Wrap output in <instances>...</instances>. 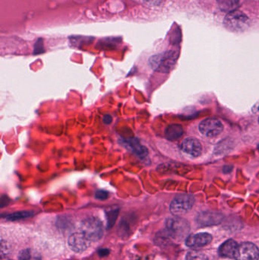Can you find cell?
<instances>
[{
	"instance_id": "cell-1",
	"label": "cell",
	"mask_w": 259,
	"mask_h": 260,
	"mask_svg": "<svg viewBox=\"0 0 259 260\" xmlns=\"http://www.w3.org/2000/svg\"><path fill=\"white\" fill-rule=\"evenodd\" d=\"M179 53L174 50L165 52L151 57L149 62L155 71L168 73L171 71L177 61Z\"/></svg>"
},
{
	"instance_id": "cell-2",
	"label": "cell",
	"mask_w": 259,
	"mask_h": 260,
	"mask_svg": "<svg viewBox=\"0 0 259 260\" xmlns=\"http://www.w3.org/2000/svg\"><path fill=\"white\" fill-rule=\"evenodd\" d=\"M225 24L227 28L233 31L240 32L246 30L250 25L247 15L241 11L234 10L225 17Z\"/></svg>"
},
{
	"instance_id": "cell-3",
	"label": "cell",
	"mask_w": 259,
	"mask_h": 260,
	"mask_svg": "<svg viewBox=\"0 0 259 260\" xmlns=\"http://www.w3.org/2000/svg\"><path fill=\"white\" fill-rule=\"evenodd\" d=\"M81 232H82L91 242L99 241L103 237V224L98 218H86L81 224Z\"/></svg>"
},
{
	"instance_id": "cell-4",
	"label": "cell",
	"mask_w": 259,
	"mask_h": 260,
	"mask_svg": "<svg viewBox=\"0 0 259 260\" xmlns=\"http://www.w3.org/2000/svg\"><path fill=\"white\" fill-rule=\"evenodd\" d=\"M195 198L190 194H179L170 203V210L173 215H182L191 210L194 206Z\"/></svg>"
},
{
	"instance_id": "cell-5",
	"label": "cell",
	"mask_w": 259,
	"mask_h": 260,
	"mask_svg": "<svg viewBox=\"0 0 259 260\" xmlns=\"http://www.w3.org/2000/svg\"><path fill=\"white\" fill-rule=\"evenodd\" d=\"M167 231L171 236L174 238H182L190 232V224L183 218H169L166 223Z\"/></svg>"
},
{
	"instance_id": "cell-6",
	"label": "cell",
	"mask_w": 259,
	"mask_h": 260,
	"mask_svg": "<svg viewBox=\"0 0 259 260\" xmlns=\"http://www.w3.org/2000/svg\"><path fill=\"white\" fill-rule=\"evenodd\" d=\"M199 131L206 137H216L224 131V125L217 119H205L199 124Z\"/></svg>"
},
{
	"instance_id": "cell-7",
	"label": "cell",
	"mask_w": 259,
	"mask_h": 260,
	"mask_svg": "<svg viewBox=\"0 0 259 260\" xmlns=\"http://www.w3.org/2000/svg\"><path fill=\"white\" fill-rule=\"evenodd\" d=\"M259 250L252 243H243L237 247L234 259L236 260H258Z\"/></svg>"
},
{
	"instance_id": "cell-8",
	"label": "cell",
	"mask_w": 259,
	"mask_h": 260,
	"mask_svg": "<svg viewBox=\"0 0 259 260\" xmlns=\"http://www.w3.org/2000/svg\"><path fill=\"white\" fill-rule=\"evenodd\" d=\"M180 148L184 153L193 157H199L202 152V144L195 138L184 139L181 143Z\"/></svg>"
},
{
	"instance_id": "cell-9",
	"label": "cell",
	"mask_w": 259,
	"mask_h": 260,
	"mask_svg": "<svg viewBox=\"0 0 259 260\" xmlns=\"http://www.w3.org/2000/svg\"><path fill=\"white\" fill-rule=\"evenodd\" d=\"M91 241L85 236L82 232H77L71 235L68 238V245L73 251H85L89 247Z\"/></svg>"
},
{
	"instance_id": "cell-10",
	"label": "cell",
	"mask_w": 259,
	"mask_h": 260,
	"mask_svg": "<svg viewBox=\"0 0 259 260\" xmlns=\"http://www.w3.org/2000/svg\"><path fill=\"white\" fill-rule=\"evenodd\" d=\"M224 215L219 212H203L198 215L196 221L202 226L217 225L223 221Z\"/></svg>"
},
{
	"instance_id": "cell-11",
	"label": "cell",
	"mask_w": 259,
	"mask_h": 260,
	"mask_svg": "<svg viewBox=\"0 0 259 260\" xmlns=\"http://www.w3.org/2000/svg\"><path fill=\"white\" fill-rule=\"evenodd\" d=\"M212 241V236L208 233H199L188 237L186 244L191 248H201Z\"/></svg>"
},
{
	"instance_id": "cell-12",
	"label": "cell",
	"mask_w": 259,
	"mask_h": 260,
	"mask_svg": "<svg viewBox=\"0 0 259 260\" xmlns=\"http://www.w3.org/2000/svg\"><path fill=\"white\" fill-rule=\"evenodd\" d=\"M238 246L237 243L234 240H228L220 246L218 250L219 255L222 257L234 259V256H235Z\"/></svg>"
},
{
	"instance_id": "cell-13",
	"label": "cell",
	"mask_w": 259,
	"mask_h": 260,
	"mask_svg": "<svg viewBox=\"0 0 259 260\" xmlns=\"http://www.w3.org/2000/svg\"><path fill=\"white\" fill-rule=\"evenodd\" d=\"M128 147L135 153L136 155L139 157H145L147 155V149L145 147L141 145L137 139H132L124 141Z\"/></svg>"
},
{
	"instance_id": "cell-14",
	"label": "cell",
	"mask_w": 259,
	"mask_h": 260,
	"mask_svg": "<svg viewBox=\"0 0 259 260\" xmlns=\"http://www.w3.org/2000/svg\"><path fill=\"white\" fill-rule=\"evenodd\" d=\"M183 128L179 124H171L165 130V136L170 141L179 139L183 134Z\"/></svg>"
},
{
	"instance_id": "cell-15",
	"label": "cell",
	"mask_w": 259,
	"mask_h": 260,
	"mask_svg": "<svg viewBox=\"0 0 259 260\" xmlns=\"http://www.w3.org/2000/svg\"><path fill=\"white\" fill-rule=\"evenodd\" d=\"M18 260H41V256L35 250L26 249L22 250L18 255Z\"/></svg>"
},
{
	"instance_id": "cell-16",
	"label": "cell",
	"mask_w": 259,
	"mask_h": 260,
	"mask_svg": "<svg viewBox=\"0 0 259 260\" xmlns=\"http://www.w3.org/2000/svg\"><path fill=\"white\" fill-rule=\"evenodd\" d=\"M31 212H18L15 213L9 214L5 216L6 219L11 220V221H15V220L22 219V218H27V217L31 216Z\"/></svg>"
},
{
	"instance_id": "cell-17",
	"label": "cell",
	"mask_w": 259,
	"mask_h": 260,
	"mask_svg": "<svg viewBox=\"0 0 259 260\" xmlns=\"http://www.w3.org/2000/svg\"><path fill=\"white\" fill-rule=\"evenodd\" d=\"M223 10L230 11L235 7L239 0H217Z\"/></svg>"
},
{
	"instance_id": "cell-18",
	"label": "cell",
	"mask_w": 259,
	"mask_h": 260,
	"mask_svg": "<svg viewBox=\"0 0 259 260\" xmlns=\"http://www.w3.org/2000/svg\"><path fill=\"white\" fill-rule=\"evenodd\" d=\"M186 260H208L205 253L199 251H191L187 253Z\"/></svg>"
},
{
	"instance_id": "cell-19",
	"label": "cell",
	"mask_w": 259,
	"mask_h": 260,
	"mask_svg": "<svg viewBox=\"0 0 259 260\" xmlns=\"http://www.w3.org/2000/svg\"><path fill=\"white\" fill-rule=\"evenodd\" d=\"M118 209H114V210L110 211L108 213V224H110V225H113L114 224V221L117 219V215H118Z\"/></svg>"
},
{
	"instance_id": "cell-20",
	"label": "cell",
	"mask_w": 259,
	"mask_h": 260,
	"mask_svg": "<svg viewBox=\"0 0 259 260\" xmlns=\"http://www.w3.org/2000/svg\"><path fill=\"white\" fill-rule=\"evenodd\" d=\"M95 197L99 200H105L109 198V192L107 191L100 189L96 192Z\"/></svg>"
},
{
	"instance_id": "cell-21",
	"label": "cell",
	"mask_w": 259,
	"mask_h": 260,
	"mask_svg": "<svg viewBox=\"0 0 259 260\" xmlns=\"http://www.w3.org/2000/svg\"><path fill=\"white\" fill-rule=\"evenodd\" d=\"M143 2H144L145 4H147V6H156L161 4L162 0H143Z\"/></svg>"
},
{
	"instance_id": "cell-22",
	"label": "cell",
	"mask_w": 259,
	"mask_h": 260,
	"mask_svg": "<svg viewBox=\"0 0 259 260\" xmlns=\"http://www.w3.org/2000/svg\"><path fill=\"white\" fill-rule=\"evenodd\" d=\"M103 123H105V124H111V123H112L113 122L112 116L109 115V114H106V115L103 116Z\"/></svg>"
},
{
	"instance_id": "cell-23",
	"label": "cell",
	"mask_w": 259,
	"mask_h": 260,
	"mask_svg": "<svg viewBox=\"0 0 259 260\" xmlns=\"http://www.w3.org/2000/svg\"><path fill=\"white\" fill-rule=\"evenodd\" d=\"M233 170H234V166H232V165H225L223 168L225 174H230V173L232 172Z\"/></svg>"
},
{
	"instance_id": "cell-24",
	"label": "cell",
	"mask_w": 259,
	"mask_h": 260,
	"mask_svg": "<svg viewBox=\"0 0 259 260\" xmlns=\"http://www.w3.org/2000/svg\"><path fill=\"white\" fill-rule=\"evenodd\" d=\"M108 253H109V250H106V249L99 250V254H100V256H106Z\"/></svg>"
},
{
	"instance_id": "cell-25",
	"label": "cell",
	"mask_w": 259,
	"mask_h": 260,
	"mask_svg": "<svg viewBox=\"0 0 259 260\" xmlns=\"http://www.w3.org/2000/svg\"><path fill=\"white\" fill-rule=\"evenodd\" d=\"M258 151H259V145H258Z\"/></svg>"
},
{
	"instance_id": "cell-26",
	"label": "cell",
	"mask_w": 259,
	"mask_h": 260,
	"mask_svg": "<svg viewBox=\"0 0 259 260\" xmlns=\"http://www.w3.org/2000/svg\"><path fill=\"white\" fill-rule=\"evenodd\" d=\"M258 123H259V118H258Z\"/></svg>"
}]
</instances>
